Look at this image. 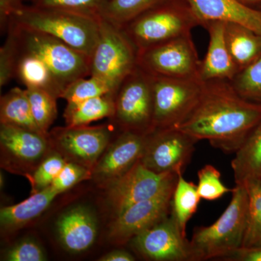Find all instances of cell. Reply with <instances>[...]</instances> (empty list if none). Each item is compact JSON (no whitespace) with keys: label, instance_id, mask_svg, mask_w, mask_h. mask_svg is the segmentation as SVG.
<instances>
[{"label":"cell","instance_id":"cell-16","mask_svg":"<svg viewBox=\"0 0 261 261\" xmlns=\"http://www.w3.org/2000/svg\"><path fill=\"white\" fill-rule=\"evenodd\" d=\"M147 138L144 134L122 132L98 161L92 177L106 187L121 177L142 159Z\"/></svg>","mask_w":261,"mask_h":261},{"label":"cell","instance_id":"cell-12","mask_svg":"<svg viewBox=\"0 0 261 261\" xmlns=\"http://www.w3.org/2000/svg\"><path fill=\"white\" fill-rule=\"evenodd\" d=\"M178 173H158L140 161L128 172L108 185V202L115 217L128 207L164 191L177 181Z\"/></svg>","mask_w":261,"mask_h":261},{"label":"cell","instance_id":"cell-38","mask_svg":"<svg viewBox=\"0 0 261 261\" xmlns=\"http://www.w3.org/2000/svg\"><path fill=\"white\" fill-rule=\"evenodd\" d=\"M223 260L261 261V245L256 247H241L231 252Z\"/></svg>","mask_w":261,"mask_h":261},{"label":"cell","instance_id":"cell-4","mask_svg":"<svg viewBox=\"0 0 261 261\" xmlns=\"http://www.w3.org/2000/svg\"><path fill=\"white\" fill-rule=\"evenodd\" d=\"M200 25L187 0H163L121 28L140 51L191 34Z\"/></svg>","mask_w":261,"mask_h":261},{"label":"cell","instance_id":"cell-15","mask_svg":"<svg viewBox=\"0 0 261 261\" xmlns=\"http://www.w3.org/2000/svg\"><path fill=\"white\" fill-rule=\"evenodd\" d=\"M176 185L151 198L134 204L116 216L110 228V237L116 243H126L169 216Z\"/></svg>","mask_w":261,"mask_h":261},{"label":"cell","instance_id":"cell-33","mask_svg":"<svg viewBox=\"0 0 261 261\" xmlns=\"http://www.w3.org/2000/svg\"><path fill=\"white\" fill-rule=\"evenodd\" d=\"M197 177V192L201 199L208 201L216 200L226 193L233 192V189L231 190L223 184L221 180V173L212 165H205L199 170Z\"/></svg>","mask_w":261,"mask_h":261},{"label":"cell","instance_id":"cell-14","mask_svg":"<svg viewBox=\"0 0 261 261\" xmlns=\"http://www.w3.org/2000/svg\"><path fill=\"white\" fill-rule=\"evenodd\" d=\"M139 255L155 261H190V245L171 214L130 240Z\"/></svg>","mask_w":261,"mask_h":261},{"label":"cell","instance_id":"cell-34","mask_svg":"<svg viewBox=\"0 0 261 261\" xmlns=\"http://www.w3.org/2000/svg\"><path fill=\"white\" fill-rule=\"evenodd\" d=\"M39 8L71 10L101 17L108 0H25Z\"/></svg>","mask_w":261,"mask_h":261},{"label":"cell","instance_id":"cell-27","mask_svg":"<svg viewBox=\"0 0 261 261\" xmlns=\"http://www.w3.org/2000/svg\"><path fill=\"white\" fill-rule=\"evenodd\" d=\"M244 185L248 195V205L243 247L260 246L261 178L248 180Z\"/></svg>","mask_w":261,"mask_h":261},{"label":"cell","instance_id":"cell-42","mask_svg":"<svg viewBox=\"0 0 261 261\" xmlns=\"http://www.w3.org/2000/svg\"><path fill=\"white\" fill-rule=\"evenodd\" d=\"M256 8V9H258V10H261V3H260V5H257L256 8Z\"/></svg>","mask_w":261,"mask_h":261},{"label":"cell","instance_id":"cell-13","mask_svg":"<svg viewBox=\"0 0 261 261\" xmlns=\"http://www.w3.org/2000/svg\"><path fill=\"white\" fill-rule=\"evenodd\" d=\"M51 145L67 161L93 171L107 149L111 130L107 125L57 127L49 132Z\"/></svg>","mask_w":261,"mask_h":261},{"label":"cell","instance_id":"cell-21","mask_svg":"<svg viewBox=\"0 0 261 261\" xmlns=\"http://www.w3.org/2000/svg\"><path fill=\"white\" fill-rule=\"evenodd\" d=\"M17 48V47H16ZM15 78L25 88L41 89L57 99L61 98L65 87L57 79L50 68L37 57L18 51Z\"/></svg>","mask_w":261,"mask_h":261},{"label":"cell","instance_id":"cell-8","mask_svg":"<svg viewBox=\"0 0 261 261\" xmlns=\"http://www.w3.org/2000/svg\"><path fill=\"white\" fill-rule=\"evenodd\" d=\"M200 63L192 34L138 51V66L154 76L201 80Z\"/></svg>","mask_w":261,"mask_h":261},{"label":"cell","instance_id":"cell-20","mask_svg":"<svg viewBox=\"0 0 261 261\" xmlns=\"http://www.w3.org/2000/svg\"><path fill=\"white\" fill-rule=\"evenodd\" d=\"M58 195H59L49 187L32 193L29 198L18 204L2 207L0 210L2 229L13 231L27 226L47 210Z\"/></svg>","mask_w":261,"mask_h":261},{"label":"cell","instance_id":"cell-35","mask_svg":"<svg viewBox=\"0 0 261 261\" xmlns=\"http://www.w3.org/2000/svg\"><path fill=\"white\" fill-rule=\"evenodd\" d=\"M92 176V170L78 163L67 161L50 187L58 195H61V193L69 190L77 184L89 179Z\"/></svg>","mask_w":261,"mask_h":261},{"label":"cell","instance_id":"cell-7","mask_svg":"<svg viewBox=\"0 0 261 261\" xmlns=\"http://www.w3.org/2000/svg\"><path fill=\"white\" fill-rule=\"evenodd\" d=\"M111 119L122 132L148 135L154 130L152 75L137 66L121 82L115 94Z\"/></svg>","mask_w":261,"mask_h":261},{"label":"cell","instance_id":"cell-25","mask_svg":"<svg viewBox=\"0 0 261 261\" xmlns=\"http://www.w3.org/2000/svg\"><path fill=\"white\" fill-rule=\"evenodd\" d=\"M0 123L42 132L33 117L27 89L14 87L2 96Z\"/></svg>","mask_w":261,"mask_h":261},{"label":"cell","instance_id":"cell-28","mask_svg":"<svg viewBox=\"0 0 261 261\" xmlns=\"http://www.w3.org/2000/svg\"><path fill=\"white\" fill-rule=\"evenodd\" d=\"M163 0H108L101 18L122 27Z\"/></svg>","mask_w":261,"mask_h":261},{"label":"cell","instance_id":"cell-19","mask_svg":"<svg viewBox=\"0 0 261 261\" xmlns=\"http://www.w3.org/2000/svg\"><path fill=\"white\" fill-rule=\"evenodd\" d=\"M56 229L62 245L72 253L88 250L97 236L95 217L82 205L72 207L62 214L57 221Z\"/></svg>","mask_w":261,"mask_h":261},{"label":"cell","instance_id":"cell-1","mask_svg":"<svg viewBox=\"0 0 261 261\" xmlns=\"http://www.w3.org/2000/svg\"><path fill=\"white\" fill-rule=\"evenodd\" d=\"M261 121V104L238 93L229 81L203 82L198 102L181 124L175 127L215 148L235 152Z\"/></svg>","mask_w":261,"mask_h":261},{"label":"cell","instance_id":"cell-26","mask_svg":"<svg viewBox=\"0 0 261 261\" xmlns=\"http://www.w3.org/2000/svg\"><path fill=\"white\" fill-rule=\"evenodd\" d=\"M183 172L178 173V179L171 199V215L176 220L181 232L186 235L187 224L195 214L201 200L197 185L187 181Z\"/></svg>","mask_w":261,"mask_h":261},{"label":"cell","instance_id":"cell-11","mask_svg":"<svg viewBox=\"0 0 261 261\" xmlns=\"http://www.w3.org/2000/svg\"><path fill=\"white\" fill-rule=\"evenodd\" d=\"M198 142L177 128H155L147 135L141 162L158 173L183 172Z\"/></svg>","mask_w":261,"mask_h":261},{"label":"cell","instance_id":"cell-30","mask_svg":"<svg viewBox=\"0 0 261 261\" xmlns=\"http://www.w3.org/2000/svg\"><path fill=\"white\" fill-rule=\"evenodd\" d=\"M242 97L261 104V56L252 64L239 71L230 81Z\"/></svg>","mask_w":261,"mask_h":261},{"label":"cell","instance_id":"cell-24","mask_svg":"<svg viewBox=\"0 0 261 261\" xmlns=\"http://www.w3.org/2000/svg\"><path fill=\"white\" fill-rule=\"evenodd\" d=\"M114 113L115 94H108L68 103L63 117L67 126H84L105 118H112Z\"/></svg>","mask_w":261,"mask_h":261},{"label":"cell","instance_id":"cell-17","mask_svg":"<svg viewBox=\"0 0 261 261\" xmlns=\"http://www.w3.org/2000/svg\"><path fill=\"white\" fill-rule=\"evenodd\" d=\"M202 27L207 31L209 44L204 59L201 61L200 77L202 82L214 80L231 81L238 73L227 43L226 23L222 21H207Z\"/></svg>","mask_w":261,"mask_h":261},{"label":"cell","instance_id":"cell-39","mask_svg":"<svg viewBox=\"0 0 261 261\" xmlns=\"http://www.w3.org/2000/svg\"><path fill=\"white\" fill-rule=\"evenodd\" d=\"M25 0H0V28L6 32L10 17L15 10L24 4Z\"/></svg>","mask_w":261,"mask_h":261},{"label":"cell","instance_id":"cell-29","mask_svg":"<svg viewBox=\"0 0 261 261\" xmlns=\"http://www.w3.org/2000/svg\"><path fill=\"white\" fill-rule=\"evenodd\" d=\"M33 117L39 129L49 135V129L58 115L57 98L41 89H27Z\"/></svg>","mask_w":261,"mask_h":261},{"label":"cell","instance_id":"cell-31","mask_svg":"<svg viewBox=\"0 0 261 261\" xmlns=\"http://www.w3.org/2000/svg\"><path fill=\"white\" fill-rule=\"evenodd\" d=\"M108 94H115L109 84L104 81L89 75L75 80L65 87L62 99L67 102H76Z\"/></svg>","mask_w":261,"mask_h":261},{"label":"cell","instance_id":"cell-41","mask_svg":"<svg viewBox=\"0 0 261 261\" xmlns=\"http://www.w3.org/2000/svg\"><path fill=\"white\" fill-rule=\"evenodd\" d=\"M238 1L243 3V5L253 8H256L257 5L261 3V0H238Z\"/></svg>","mask_w":261,"mask_h":261},{"label":"cell","instance_id":"cell-6","mask_svg":"<svg viewBox=\"0 0 261 261\" xmlns=\"http://www.w3.org/2000/svg\"><path fill=\"white\" fill-rule=\"evenodd\" d=\"M137 66L138 50L123 29L101 18L99 38L89 58V75L104 81L116 93Z\"/></svg>","mask_w":261,"mask_h":261},{"label":"cell","instance_id":"cell-2","mask_svg":"<svg viewBox=\"0 0 261 261\" xmlns=\"http://www.w3.org/2000/svg\"><path fill=\"white\" fill-rule=\"evenodd\" d=\"M101 18L71 10L23 4L9 21L45 33L90 58L99 38Z\"/></svg>","mask_w":261,"mask_h":261},{"label":"cell","instance_id":"cell-3","mask_svg":"<svg viewBox=\"0 0 261 261\" xmlns=\"http://www.w3.org/2000/svg\"><path fill=\"white\" fill-rule=\"evenodd\" d=\"M231 193V202L216 222L194 230L189 241L190 261L224 260L243 247L248 195L245 185H236Z\"/></svg>","mask_w":261,"mask_h":261},{"label":"cell","instance_id":"cell-36","mask_svg":"<svg viewBox=\"0 0 261 261\" xmlns=\"http://www.w3.org/2000/svg\"><path fill=\"white\" fill-rule=\"evenodd\" d=\"M4 260L44 261L47 260L45 252L34 240L25 239L14 244L5 252Z\"/></svg>","mask_w":261,"mask_h":261},{"label":"cell","instance_id":"cell-18","mask_svg":"<svg viewBox=\"0 0 261 261\" xmlns=\"http://www.w3.org/2000/svg\"><path fill=\"white\" fill-rule=\"evenodd\" d=\"M201 22L239 24L261 36V10L247 6L238 0H187Z\"/></svg>","mask_w":261,"mask_h":261},{"label":"cell","instance_id":"cell-23","mask_svg":"<svg viewBox=\"0 0 261 261\" xmlns=\"http://www.w3.org/2000/svg\"><path fill=\"white\" fill-rule=\"evenodd\" d=\"M226 43L238 72L261 56V36L236 23H226Z\"/></svg>","mask_w":261,"mask_h":261},{"label":"cell","instance_id":"cell-9","mask_svg":"<svg viewBox=\"0 0 261 261\" xmlns=\"http://www.w3.org/2000/svg\"><path fill=\"white\" fill-rule=\"evenodd\" d=\"M202 86L199 79L152 75L154 129L181 124L198 102Z\"/></svg>","mask_w":261,"mask_h":261},{"label":"cell","instance_id":"cell-22","mask_svg":"<svg viewBox=\"0 0 261 261\" xmlns=\"http://www.w3.org/2000/svg\"><path fill=\"white\" fill-rule=\"evenodd\" d=\"M236 185L248 180L261 178V121L235 152L231 161Z\"/></svg>","mask_w":261,"mask_h":261},{"label":"cell","instance_id":"cell-37","mask_svg":"<svg viewBox=\"0 0 261 261\" xmlns=\"http://www.w3.org/2000/svg\"><path fill=\"white\" fill-rule=\"evenodd\" d=\"M5 43L0 48V87L3 88L15 78L18 51L13 37L6 33Z\"/></svg>","mask_w":261,"mask_h":261},{"label":"cell","instance_id":"cell-32","mask_svg":"<svg viewBox=\"0 0 261 261\" xmlns=\"http://www.w3.org/2000/svg\"><path fill=\"white\" fill-rule=\"evenodd\" d=\"M67 161L57 151H53L32 173L29 178L32 185V193L50 187Z\"/></svg>","mask_w":261,"mask_h":261},{"label":"cell","instance_id":"cell-5","mask_svg":"<svg viewBox=\"0 0 261 261\" xmlns=\"http://www.w3.org/2000/svg\"><path fill=\"white\" fill-rule=\"evenodd\" d=\"M6 33L18 51L37 57L66 87L75 80L89 76V57L50 35L9 21Z\"/></svg>","mask_w":261,"mask_h":261},{"label":"cell","instance_id":"cell-40","mask_svg":"<svg viewBox=\"0 0 261 261\" xmlns=\"http://www.w3.org/2000/svg\"><path fill=\"white\" fill-rule=\"evenodd\" d=\"M99 261H134L135 257L129 252L125 250H115L113 251L108 252L106 255H103L100 258L98 259Z\"/></svg>","mask_w":261,"mask_h":261},{"label":"cell","instance_id":"cell-10","mask_svg":"<svg viewBox=\"0 0 261 261\" xmlns=\"http://www.w3.org/2000/svg\"><path fill=\"white\" fill-rule=\"evenodd\" d=\"M0 147L2 166L27 177L53 148L49 135L7 124L0 125Z\"/></svg>","mask_w":261,"mask_h":261}]
</instances>
